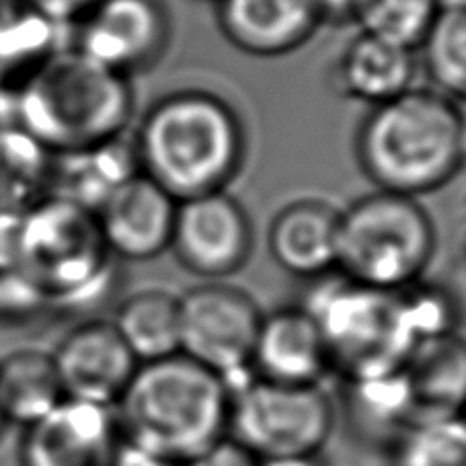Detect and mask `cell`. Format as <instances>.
<instances>
[{
  "label": "cell",
  "mask_w": 466,
  "mask_h": 466,
  "mask_svg": "<svg viewBox=\"0 0 466 466\" xmlns=\"http://www.w3.org/2000/svg\"><path fill=\"white\" fill-rule=\"evenodd\" d=\"M116 466H173V464L158 461L157 456H152L148 452H144V450L124 441L122 448H119Z\"/></svg>",
  "instance_id": "obj_31"
},
{
  "label": "cell",
  "mask_w": 466,
  "mask_h": 466,
  "mask_svg": "<svg viewBox=\"0 0 466 466\" xmlns=\"http://www.w3.org/2000/svg\"><path fill=\"white\" fill-rule=\"evenodd\" d=\"M140 173L134 138L117 136L97 147L54 155L50 194L97 214L117 187Z\"/></svg>",
  "instance_id": "obj_19"
},
{
  "label": "cell",
  "mask_w": 466,
  "mask_h": 466,
  "mask_svg": "<svg viewBox=\"0 0 466 466\" xmlns=\"http://www.w3.org/2000/svg\"><path fill=\"white\" fill-rule=\"evenodd\" d=\"M134 138L140 173L177 202L224 191L245 163V127L228 101L202 88L157 99Z\"/></svg>",
  "instance_id": "obj_1"
},
{
  "label": "cell",
  "mask_w": 466,
  "mask_h": 466,
  "mask_svg": "<svg viewBox=\"0 0 466 466\" xmlns=\"http://www.w3.org/2000/svg\"><path fill=\"white\" fill-rule=\"evenodd\" d=\"M319 279L302 307L323 333L333 372L358 380L403 368L415 343L397 290H379L343 276Z\"/></svg>",
  "instance_id": "obj_7"
},
{
  "label": "cell",
  "mask_w": 466,
  "mask_h": 466,
  "mask_svg": "<svg viewBox=\"0 0 466 466\" xmlns=\"http://www.w3.org/2000/svg\"><path fill=\"white\" fill-rule=\"evenodd\" d=\"M25 3L44 13L47 19L70 27L91 9L95 0H25Z\"/></svg>",
  "instance_id": "obj_30"
},
{
  "label": "cell",
  "mask_w": 466,
  "mask_h": 466,
  "mask_svg": "<svg viewBox=\"0 0 466 466\" xmlns=\"http://www.w3.org/2000/svg\"><path fill=\"white\" fill-rule=\"evenodd\" d=\"M438 13L436 0H353L351 19L361 34L413 52Z\"/></svg>",
  "instance_id": "obj_27"
},
{
  "label": "cell",
  "mask_w": 466,
  "mask_h": 466,
  "mask_svg": "<svg viewBox=\"0 0 466 466\" xmlns=\"http://www.w3.org/2000/svg\"><path fill=\"white\" fill-rule=\"evenodd\" d=\"M360 171L376 189L415 198L436 191L466 163L458 103L436 88H409L374 106L356 134Z\"/></svg>",
  "instance_id": "obj_3"
},
{
  "label": "cell",
  "mask_w": 466,
  "mask_h": 466,
  "mask_svg": "<svg viewBox=\"0 0 466 466\" xmlns=\"http://www.w3.org/2000/svg\"><path fill=\"white\" fill-rule=\"evenodd\" d=\"M64 399L52 351L23 348L0 360V417L5 425L25 430Z\"/></svg>",
  "instance_id": "obj_21"
},
{
  "label": "cell",
  "mask_w": 466,
  "mask_h": 466,
  "mask_svg": "<svg viewBox=\"0 0 466 466\" xmlns=\"http://www.w3.org/2000/svg\"><path fill=\"white\" fill-rule=\"evenodd\" d=\"M75 27L72 47L127 78L155 66L171 37L160 0H95Z\"/></svg>",
  "instance_id": "obj_11"
},
{
  "label": "cell",
  "mask_w": 466,
  "mask_h": 466,
  "mask_svg": "<svg viewBox=\"0 0 466 466\" xmlns=\"http://www.w3.org/2000/svg\"><path fill=\"white\" fill-rule=\"evenodd\" d=\"M171 251L183 269L206 282H224L253 251L251 220L227 189L177 202Z\"/></svg>",
  "instance_id": "obj_10"
},
{
  "label": "cell",
  "mask_w": 466,
  "mask_h": 466,
  "mask_svg": "<svg viewBox=\"0 0 466 466\" xmlns=\"http://www.w3.org/2000/svg\"><path fill=\"white\" fill-rule=\"evenodd\" d=\"M320 17L323 21L327 19H351V9L353 0H315Z\"/></svg>",
  "instance_id": "obj_32"
},
{
  "label": "cell",
  "mask_w": 466,
  "mask_h": 466,
  "mask_svg": "<svg viewBox=\"0 0 466 466\" xmlns=\"http://www.w3.org/2000/svg\"><path fill=\"white\" fill-rule=\"evenodd\" d=\"M261 466H323L317 456L312 458H273V461H261Z\"/></svg>",
  "instance_id": "obj_33"
},
{
  "label": "cell",
  "mask_w": 466,
  "mask_h": 466,
  "mask_svg": "<svg viewBox=\"0 0 466 466\" xmlns=\"http://www.w3.org/2000/svg\"><path fill=\"white\" fill-rule=\"evenodd\" d=\"M185 466H261V461L227 436Z\"/></svg>",
  "instance_id": "obj_29"
},
{
  "label": "cell",
  "mask_w": 466,
  "mask_h": 466,
  "mask_svg": "<svg viewBox=\"0 0 466 466\" xmlns=\"http://www.w3.org/2000/svg\"><path fill=\"white\" fill-rule=\"evenodd\" d=\"M335 423V403L320 384L271 382L251 374L232 387L228 438L259 461L319 456Z\"/></svg>",
  "instance_id": "obj_8"
},
{
  "label": "cell",
  "mask_w": 466,
  "mask_h": 466,
  "mask_svg": "<svg viewBox=\"0 0 466 466\" xmlns=\"http://www.w3.org/2000/svg\"><path fill=\"white\" fill-rule=\"evenodd\" d=\"M403 376L413 423L466 417V339L458 331L421 343Z\"/></svg>",
  "instance_id": "obj_18"
},
{
  "label": "cell",
  "mask_w": 466,
  "mask_h": 466,
  "mask_svg": "<svg viewBox=\"0 0 466 466\" xmlns=\"http://www.w3.org/2000/svg\"><path fill=\"white\" fill-rule=\"evenodd\" d=\"M3 425H5V421H3V417H0V428H3Z\"/></svg>",
  "instance_id": "obj_36"
},
{
  "label": "cell",
  "mask_w": 466,
  "mask_h": 466,
  "mask_svg": "<svg viewBox=\"0 0 466 466\" xmlns=\"http://www.w3.org/2000/svg\"><path fill=\"white\" fill-rule=\"evenodd\" d=\"M11 255L46 304H83L103 296L114 259L97 216L68 199L46 196L19 214Z\"/></svg>",
  "instance_id": "obj_5"
},
{
  "label": "cell",
  "mask_w": 466,
  "mask_h": 466,
  "mask_svg": "<svg viewBox=\"0 0 466 466\" xmlns=\"http://www.w3.org/2000/svg\"><path fill=\"white\" fill-rule=\"evenodd\" d=\"M230 403L222 376L175 353L140 364L114 409L124 441L185 466L228 436Z\"/></svg>",
  "instance_id": "obj_2"
},
{
  "label": "cell",
  "mask_w": 466,
  "mask_h": 466,
  "mask_svg": "<svg viewBox=\"0 0 466 466\" xmlns=\"http://www.w3.org/2000/svg\"><path fill=\"white\" fill-rule=\"evenodd\" d=\"M21 431L19 466H116L124 444L114 407L76 399Z\"/></svg>",
  "instance_id": "obj_12"
},
{
  "label": "cell",
  "mask_w": 466,
  "mask_h": 466,
  "mask_svg": "<svg viewBox=\"0 0 466 466\" xmlns=\"http://www.w3.org/2000/svg\"><path fill=\"white\" fill-rule=\"evenodd\" d=\"M111 323L140 364L179 353V294L171 290L144 288L130 294Z\"/></svg>",
  "instance_id": "obj_23"
},
{
  "label": "cell",
  "mask_w": 466,
  "mask_h": 466,
  "mask_svg": "<svg viewBox=\"0 0 466 466\" xmlns=\"http://www.w3.org/2000/svg\"><path fill=\"white\" fill-rule=\"evenodd\" d=\"M134 114L130 78L66 46L17 85V126L52 155L126 134Z\"/></svg>",
  "instance_id": "obj_4"
},
{
  "label": "cell",
  "mask_w": 466,
  "mask_h": 466,
  "mask_svg": "<svg viewBox=\"0 0 466 466\" xmlns=\"http://www.w3.org/2000/svg\"><path fill=\"white\" fill-rule=\"evenodd\" d=\"M52 160L21 126L0 127V212L23 214L50 194Z\"/></svg>",
  "instance_id": "obj_25"
},
{
  "label": "cell",
  "mask_w": 466,
  "mask_h": 466,
  "mask_svg": "<svg viewBox=\"0 0 466 466\" xmlns=\"http://www.w3.org/2000/svg\"><path fill=\"white\" fill-rule=\"evenodd\" d=\"M413 54L407 47L358 31L335 64V83L345 97L380 106L411 88Z\"/></svg>",
  "instance_id": "obj_20"
},
{
  "label": "cell",
  "mask_w": 466,
  "mask_h": 466,
  "mask_svg": "<svg viewBox=\"0 0 466 466\" xmlns=\"http://www.w3.org/2000/svg\"><path fill=\"white\" fill-rule=\"evenodd\" d=\"M390 466H466V417L413 423L390 446Z\"/></svg>",
  "instance_id": "obj_28"
},
{
  "label": "cell",
  "mask_w": 466,
  "mask_h": 466,
  "mask_svg": "<svg viewBox=\"0 0 466 466\" xmlns=\"http://www.w3.org/2000/svg\"><path fill=\"white\" fill-rule=\"evenodd\" d=\"M64 397L116 407L140 361L111 319H88L72 327L52 351Z\"/></svg>",
  "instance_id": "obj_13"
},
{
  "label": "cell",
  "mask_w": 466,
  "mask_h": 466,
  "mask_svg": "<svg viewBox=\"0 0 466 466\" xmlns=\"http://www.w3.org/2000/svg\"><path fill=\"white\" fill-rule=\"evenodd\" d=\"M440 11H466V0H436Z\"/></svg>",
  "instance_id": "obj_34"
},
{
  "label": "cell",
  "mask_w": 466,
  "mask_h": 466,
  "mask_svg": "<svg viewBox=\"0 0 466 466\" xmlns=\"http://www.w3.org/2000/svg\"><path fill=\"white\" fill-rule=\"evenodd\" d=\"M348 417L361 436L392 446L413 425V409L403 368L395 372L345 380Z\"/></svg>",
  "instance_id": "obj_24"
},
{
  "label": "cell",
  "mask_w": 466,
  "mask_h": 466,
  "mask_svg": "<svg viewBox=\"0 0 466 466\" xmlns=\"http://www.w3.org/2000/svg\"><path fill=\"white\" fill-rule=\"evenodd\" d=\"M436 253V227L415 198L374 194L339 212L337 265L343 278L395 292L421 282Z\"/></svg>",
  "instance_id": "obj_6"
},
{
  "label": "cell",
  "mask_w": 466,
  "mask_h": 466,
  "mask_svg": "<svg viewBox=\"0 0 466 466\" xmlns=\"http://www.w3.org/2000/svg\"><path fill=\"white\" fill-rule=\"evenodd\" d=\"M323 333L304 307H284L263 315L251 374L284 384H320L331 374Z\"/></svg>",
  "instance_id": "obj_16"
},
{
  "label": "cell",
  "mask_w": 466,
  "mask_h": 466,
  "mask_svg": "<svg viewBox=\"0 0 466 466\" xmlns=\"http://www.w3.org/2000/svg\"><path fill=\"white\" fill-rule=\"evenodd\" d=\"M339 212L319 198L286 204L268 230V248L278 268L300 279L329 276L337 265Z\"/></svg>",
  "instance_id": "obj_17"
},
{
  "label": "cell",
  "mask_w": 466,
  "mask_h": 466,
  "mask_svg": "<svg viewBox=\"0 0 466 466\" xmlns=\"http://www.w3.org/2000/svg\"><path fill=\"white\" fill-rule=\"evenodd\" d=\"M222 35L238 52L273 58L299 50L323 23L315 0H216Z\"/></svg>",
  "instance_id": "obj_15"
},
{
  "label": "cell",
  "mask_w": 466,
  "mask_h": 466,
  "mask_svg": "<svg viewBox=\"0 0 466 466\" xmlns=\"http://www.w3.org/2000/svg\"><path fill=\"white\" fill-rule=\"evenodd\" d=\"M265 312L228 282H202L179 294V353L222 376L230 387L251 376Z\"/></svg>",
  "instance_id": "obj_9"
},
{
  "label": "cell",
  "mask_w": 466,
  "mask_h": 466,
  "mask_svg": "<svg viewBox=\"0 0 466 466\" xmlns=\"http://www.w3.org/2000/svg\"><path fill=\"white\" fill-rule=\"evenodd\" d=\"M458 109H461V119H462V136H464V152H466V101L462 103V106H458Z\"/></svg>",
  "instance_id": "obj_35"
},
{
  "label": "cell",
  "mask_w": 466,
  "mask_h": 466,
  "mask_svg": "<svg viewBox=\"0 0 466 466\" xmlns=\"http://www.w3.org/2000/svg\"><path fill=\"white\" fill-rule=\"evenodd\" d=\"M423 64L436 91L466 101V11H440L421 39Z\"/></svg>",
  "instance_id": "obj_26"
},
{
  "label": "cell",
  "mask_w": 466,
  "mask_h": 466,
  "mask_svg": "<svg viewBox=\"0 0 466 466\" xmlns=\"http://www.w3.org/2000/svg\"><path fill=\"white\" fill-rule=\"evenodd\" d=\"M177 199L147 175L136 173L97 210L109 253L126 261H150L171 247Z\"/></svg>",
  "instance_id": "obj_14"
},
{
  "label": "cell",
  "mask_w": 466,
  "mask_h": 466,
  "mask_svg": "<svg viewBox=\"0 0 466 466\" xmlns=\"http://www.w3.org/2000/svg\"><path fill=\"white\" fill-rule=\"evenodd\" d=\"M60 25L25 0H0V85L17 86L54 52L66 47Z\"/></svg>",
  "instance_id": "obj_22"
}]
</instances>
